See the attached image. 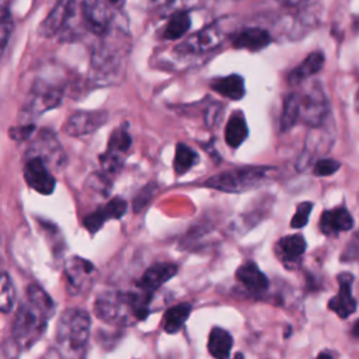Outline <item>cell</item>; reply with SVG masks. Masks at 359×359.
<instances>
[{"label":"cell","mask_w":359,"mask_h":359,"mask_svg":"<svg viewBox=\"0 0 359 359\" xmlns=\"http://www.w3.org/2000/svg\"><path fill=\"white\" fill-rule=\"evenodd\" d=\"M191 27V17L187 8H180L171 11L168 21L163 31L164 39H180L184 36Z\"/></svg>","instance_id":"27"},{"label":"cell","mask_w":359,"mask_h":359,"mask_svg":"<svg viewBox=\"0 0 359 359\" xmlns=\"http://www.w3.org/2000/svg\"><path fill=\"white\" fill-rule=\"evenodd\" d=\"M311 1H314V0H285L286 6H289V7H300V6H306Z\"/></svg>","instance_id":"38"},{"label":"cell","mask_w":359,"mask_h":359,"mask_svg":"<svg viewBox=\"0 0 359 359\" xmlns=\"http://www.w3.org/2000/svg\"><path fill=\"white\" fill-rule=\"evenodd\" d=\"M307 243L302 234H292L279 238L275 244V251L279 259L287 266L292 268L299 264L300 258L306 251Z\"/></svg>","instance_id":"21"},{"label":"cell","mask_w":359,"mask_h":359,"mask_svg":"<svg viewBox=\"0 0 359 359\" xmlns=\"http://www.w3.org/2000/svg\"><path fill=\"white\" fill-rule=\"evenodd\" d=\"M74 1L76 0H57L46 18L39 24V34L42 36L50 38L60 32L73 13Z\"/></svg>","instance_id":"18"},{"label":"cell","mask_w":359,"mask_h":359,"mask_svg":"<svg viewBox=\"0 0 359 359\" xmlns=\"http://www.w3.org/2000/svg\"><path fill=\"white\" fill-rule=\"evenodd\" d=\"M247 137H248V126H247L245 118L241 111H234L226 123V129H224L226 143L230 147L237 149L244 143Z\"/></svg>","instance_id":"25"},{"label":"cell","mask_w":359,"mask_h":359,"mask_svg":"<svg viewBox=\"0 0 359 359\" xmlns=\"http://www.w3.org/2000/svg\"><path fill=\"white\" fill-rule=\"evenodd\" d=\"M334 139H335V133L332 130V125H328L327 122H324L320 126L311 128V132L306 139L304 150L299 157L297 168L300 171L306 170V167H309V164H311L314 158L328 153V150L332 147Z\"/></svg>","instance_id":"8"},{"label":"cell","mask_w":359,"mask_h":359,"mask_svg":"<svg viewBox=\"0 0 359 359\" xmlns=\"http://www.w3.org/2000/svg\"><path fill=\"white\" fill-rule=\"evenodd\" d=\"M359 259V230L353 234V237L346 244L345 251L341 254V261L352 262Z\"/></svg>","instance_id":"35"},{"label":"cell","mask_w":359,"mask_h":359,"mask_svg":"<svg viewBox=\"0 0 359 359\" xmlns=\"http://www.w3.org/2000/svg\"><path fill=\"white\" fill-rule=\"evenodd\" d=\"M313 202L310 201H304V202H300L296 208V213L293 215L292 220H290V227L292 229H302L309 222V217H310V213L313 210Z\"/></svg>","instance_id":"33"},{"label":"cell","mask_w":359,"mask_h":359,"mask_svg":"<svg viewBox=\"0 0 359 359\" xmlns=\"http://www.w3.org/2000/svg\"><path fill=\"white\" fill-rule=\"evenodd\" d=\"M153 297L154 292L140 287L137 292L107 290L97 296L94 311L104 323L128 325L149 316Z\"/></svg>","instance_id":"1"},{"label":"cell","mask_w":359,"mask_h":359,"mask_svg":"<svg viewBox=\"0 0 359 359\" xmlns=\"http://www.w3.org/2000/svg\"><path fill=\"white\" fill-rule=\"evenodd\" d=\"M236 278L243 285V287L252 294L265 293L269 286L268 278L252 261L241 264L236 271Z\"/></svg>","instance_id":"20"},{"label":"cell","mask_w":359,"mask_h":359,"mask_svg":"<svg viewBox=\"0 0 359 359\" xmlns=\"http://www.w3.org/2000/svg\"><path fill=\"white\" fill-rule=\"evenodd\" d=\"M95 266L86 258L70 257L65 264L67 289L72 294H80L88 290L94 283Z\"/></svg>","instance_id":"10"},{"label":"cell","mask_w":359,"mask_h":359,"mask_svg":"<svg viewBox=\"0 0 359 359\" xmlns=\"http://www.w3.org/2000/svg\"><path fill=\"white\" fill-rule=\"evenodd\" d=\"M132 137L125 125L116 128L109 136L107 149L100 154V164L105 175L111 177L119 172L125 161V154L130 149Z\"/></svg>","instance_id":"7"},{"label":"cell","mask_w":359,"mask_h":359,"mask_svg":"<svg viewBox=\"0 0 359 359\" xmlns=\"http://www.w3.org/2000/svg\"><path fill=\"white\" fill-rule=\"evenodd\" d=\"M324 62H325V57L323 52L320 50L311 52L300 65H297L293 70H290V73L287 74V83L290 86H297L303 83L309 77L317 74L323 69Z\"/></svg>","instance_id":"23"},{"label":"cell","mask_w":359,"mask_h":359,"mask_svg":"<svg viewBox=\"0 0 359 359\" xmlns=\"http://www.w3.org/2000/svg\"><path fill=\"white\" fill-rule=\"evenodd\" d=\"M13 32V18L6 6H3L1 11V49L4 50L7 46V41Z\"/></svg>","instance_id":"36"},{"label":"cell","mask_w":359,"mask_h":359,"mask_svg":"<svg viewBox=\"0 0 359 359\" xmlns=\"http://www.w3.org/2000/svg\"><path fill=\"white\" fill-rule=\"evenodd\" d=\"M91 318L80 307L66 309L56 325V342L66 355H80L90 338Z\"/></svg>","instance_id":"3"},{"label":"cell","mask_w":359,"mask_h":359,"mask_svg":"<svg viewBox=\"0 0 359 359\" xmlns=\"http://www.w3.org/2000/svg\"><path fill=\"white\" fill-rule=\"evenodd\" d=\"M14 303H15V289H14L13 280L7 272H3V275H1V296H0L1 313H4V314L10 313Z\"/></svg>","instance_id":"31"},{"label":"cell","mask_w":359,"mask_h":359,"mask_svg":"<svg viewBox=\"0 0 359 359\" xmlns=\"http://www.w3.org/2000/svg\"><path fill=\"white\" fill-rule=\"evenodd\" d=\"M300 95V119L309 126L323 125L330 115V104L320 83L314 81Z\"/></svg>","instance_id":"6"},{"label":"cell","mask_w":359,"mask_h":359,"mask_svg":"<svg viewBox=\"0 0 359 359\" xmlns=\"http://www.w3.org/2000/svg\"><path fill=\"white\" fill-rule=\"evenodd\" d=\"M210 88L224 98L237 101L245 95L244 79L240 74H229L226 77H217L210 81Z\"/></svg>","instance_id":"24"},{"label":"cell","mask_w":359,"mask_h":359,"mask_svg":"<svg viewBox=\"0 0 359 359\" xmlns=\"http://www.w3.org/2000/svg\"><path fill=\"white\" fill-rule=\"evenodd\" d=\"M222 1H236V0H222Z\"/></svg>","instance_id":"43"},{"label":"cell","mask_w":359,"mask_h":359,"mask_svg":"<svg viewBox=\"0 0 359 359\" xmlns=\"http://www.w3.org/2000/svg\"><path fill=\"white\" fill-rule=\"evenodd\" d=\"M63 97V87L55 83H49L43 79H38L28 95L20 112V121L22 123H32L43 112L60 105Z\"/></svg>","instance_id":"5"},{"label":"cell","mask_w":359,"mask_h":359,"mask_svg":"<svg viewBox=\"0 0 359 359\" xmlns=\"http://www.w3.org/2000/svg\"><path fill=\"white\" fill-rule=\"evenodd\" d=\"M177 272L178 266L172 262H156L143 272V275L137 280V287L149 292H156L167 280L174 278Z\"/></svg>","instance_id":"19"},{"label":"cell","mask_w":359,"mask_h":359,"mask_svg":"<svg viewBox=\"0 0 359 359\" xmlns=\"http://www.w3.org/2000/svg\"><path fill=\"white\" fill-rule=\"evenodd\" d=\"M272 38L266 29L258 28V27H251L238 31L231 42L236 49H247L250 52H257L264 48H266L271 43Z\"/></svg>","instance_id":"22"},{"label":"cell","mask_w":359,"mask_h":359,"mask_svg":"<svg viewBox=\"0 0 359 359\" xmlns=\"http://www.w3.org/2000/svg\"><path fill=\"white\" fill-rule=\"evenodd\" d=\"M199 161L198 153L187 146L185 143H178L175 147V156H174V171L177 175H182L188 172L196 163Z\"/></svg>","instance_id":"30"},{"label":"cell","mask_w":359,"mask_h":359,"mask_svg":"<svg viewBox=\"0 0 359 359\" xmlns=\"http://www.w3.org/2000/svg\"><path fill=\"white\" fill-rule=\"evenodd\" d=\"M271 167H241L212 175L203 182V187L217 189L222 192L241 194L261 187L266 178Z\"/></svg>","instance_id":"4"},{"label":"cell","mask_w":359,"mask_h":359,"mask_svg":"<svg viewBox=\"0 0 359 359\" xmlns=\"http://www.w3.org/2000/svg\"><path fill=\"white\" fill-rule=\"evenodd\" d=\"M233 348V337L229 331L220 327H213L208 338V351L213 358L224 359L230 356Z\"/></svg>","instance_id":"26"},{"label":"cell","mask_w":359,"mask_h":359,"mask_svg":"<svg viewBox=\"0 0 359 359\" xmlns=\"http://www.w3.org/2000/svg\"><path fill=\"white\" fill-rule=\"evenodd\" d=\"M24 178L29 188L42 194L50 195L56 187L55 177L52 175L48 163L39 156H28L24 164Z\"/></svg>","instance_id":"11"},{"label":"cell","mask_w":359,"mask_h":359,"mask_svg":"<svg viewBox=\"0 0 359 359\" xmlns=\"http://www.w3.org/2000/svg\"><path fill=\"white\" fill-rule=\"evenodd\" d=\"M81 4V13L87 28L95 35H108L112 22V14L105 0H83Z\"/></svg>","instance_id":"14"},{"label":"cell","mask_w":359,"mask_h":359,"mask_svg":"<svg viewBox=\"0 0 359 359\" xmlns=\"http://www.w3.org/2000/svg\"><path fill=\"white\" fill-rule=\"evenodd\" d=\"M341 168V163L335 158H318L313 165V174L316 177H330Z\"/></svg>","instance_id":"32"},{"label":"cell","mask_w":359,"mask_h":359,"mask_svg":"<svg viewBox=\"0 0 359 359\" xmlns=\"http://www.w3.org/2000/svg\"><path fill=\"white\" fill-rule=\"evenodd\" d=\"M35 132V125L34 123H21L20 126L11 128L10 129V137H13L14 140H27L29 139Z\"/></svg>","instance_id":"37"},{"label":"cell","mask_w":359,"mask_h":359,"mask_svg":"<svg viewBox=\"0 0 359 359\" xmlns=\"http://www.w3.org/2000/svg\"><path fill=\"white\" fill-rule=\"evenodd\" d=\"M223 39L224 32L220 24L215 22L187 38L175 48V52L180 55H201L217 48Z\"/></svg>","instance_id":"9"},{"label":"cell","mask_w":359,"mask_h":359,"mask_svg":"<svg viewBox=\"0 0 359 359\" xmlns=\"http://www.w3.org/2000/svg\"><path fill=\"white\" fill-rule=\"evenodd\" d=\"M338 293L328 300V310L334 311L339 318H348L358 309L356 299L352 294L353 275L349 272H341L337 275Z\"/></svg>","instance_id":"13"},{"label":"cell","mask_w":359,"mask_h":359,"mask_svg":"<svg viewBox=\"0 0 359 359\" xmlns=\"http://www.w3.org/2000/svg\"><path fill=\"white\" fill-rule=\"evenodd\" d=\"M126 209H128V202L121 196H115L108 203L97 208L94 212L87 215L83 220V224L90 234H95L104 226L105 222L112 219L114 220L121 219L125 215Z\"/></svg>","instance_id":"16"},{"label":"cell","mask_w":359,"mask_h":359,"mask_svg":"<svg viewBox=\"0 0 359 359\" xmlns=\"http://www.w3.org/2000/svg\"><path fill=\"white\" fill-rule=\"evenodd\" d=\"M300 119V95L299 93H290L285 97L282 105V114L279 119L280 132L290 130Z\"/></svg>","instance_id":"29"},{"label":"cell","mask_w":359,"mask_h":359,"mask_svg":"<svg viewBox=\"0 0 359 359\" xmlns=\"http://www.w3.org/2000/svg\"><path fill=\"white\" fill-rule=\"evenodd\" d=\"M50 317L52 314L25 296V300L17 309L11 325V338L17 349L25 351L36 344L46 331Z\"/></svg>","instance_id":"2"},{"label":"cell","mask_w":359,"mask_h":359,"mask_svg":"<svg viewBox=\"0 0 359 359\" xmlns=\"http://www.w3.org/2000/svg\"><path fill=\"white\" fill-rule=\"evenodd\" d=\"M156 189H157L156 184H149V185L143 187L133 199V210L140 212L143 208H146L149 205V202L151 201Z\"/></svg>","instance_id":"34"},{"label":"cell","mask_w":359,"mask_h":359,"mask_svg":"<svg viewBox=\"0 0 359 359\" xmlns=\"http://www.w3.org/2000/svg\"><path fill=\"white\" fill-rule=\"evenodd\" d=\"M317 356L318 358H334V356H337V353L331 352V351H324V352H320Z\"/></svg>","instance_id":"40"},{"label":"cell","mask_w":359,"mask_h":359,"mask_svg":"<svg viewBox=\"0 0 359 359\" xmlns=\"http://www.w3.org/2000/svg\"><path fill=\"white\" fill-rule=\"evenodd\" d=\"M191 311H192V304H189L187 302L171 306L163 317L164 331L167 334H177L182 328L185 321L188 320Z\"/></svg>","instance_id":"28"},{"label":"cell","mask_w":359,"mask_h":359,"mask_svg":"<svg viewBox=\"0 0 359 359\" xmlns=\"http://www.w3.org/2000/svg\"><path fill=\"white\" fill-rule=\"evenodd\" d=\"M355 107H356V109L359 111V90H358V93H356V97H355Z\"/></svg>","instance_id":"42"},{"label":"cell","mask_w":359,"mask_h":359,"mask_svg":"<svg viewBox=\"0 0 359 359\" xmlns=\"http://www.w3.org/2000/svg\"><path fill=\"white\" fill-rule=\"evenodd\" d=\"M107 121V111H76L65 122L63 130L69 136H86L104 126Z\"/></svg>","instance_id":"12"},{"label":"cell","mask_w":359,"mask_h":359,"mask_svg":"<svg viewBox=\"0 0 359 359\" xmlns=\"http://www.w3.org/2000/svg\"><path fill=\"white\" fill-rule=\"evenodd\" d=\"M351 334L352 337L355 338H359V318L352 324V328H351Z\"/></svg>","instance_id":"39"},{"label":"cell","mask_w":359,"mask_h":359,"mask_svg":"<svg viewBox=\"0 0 359 359\" xmlns=\"http://www.w3.org/2000/svg\"><path fill=\"white\" fill-rule=\"evenodd\" d=\"M28 156H39L48 164H52L55 167L62 165L66 160V156L63 153V149L60 147L57 137L48 129L41 130L38 133L36 139L28 149Z\"/></svg>","instance_id":"15"},{"label":"cell","mask_w":359,"mask_h":359,"mask_svg":"<svg viewBox=\"0 0 359 359\" xmlns=\"http://www.w3.org/2000/svg\"><path fill=\"white\" fill-rule=\"evenodd\" d=\"M352 227L353 217L344 205L324 210L320 217V230L328 237H335L339 233L349 231Z\"/></svg>","instance_id":"17"},{"label":"cell","mask_w":359,"mask_h":359,"mask_svg":"<svg viewBox=\"0 0 359 359\" xmlns=\"http://www.w3.org/2000/svg\"><path fill=\"white\" fill-rule=\"evenodd\" d=\"M109 3H111L112 6H116V7H119V6H122V4L125 3V0H109Z\"/></svg>","instance_id":"41"}]
</instances>
